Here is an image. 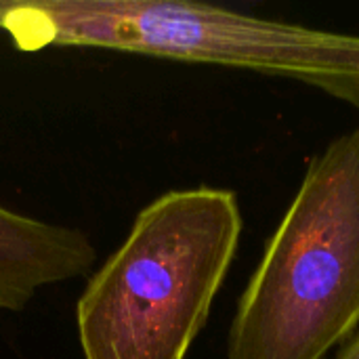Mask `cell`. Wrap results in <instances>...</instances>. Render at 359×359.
Here are the masks:
<instances>
[{
    "instance_id": "1",
    "label": "cell",
    "mask_w": 359,
    "mask_h": 359,
    "mask_svg": "<svg viewBox=\"0 0 359 359\" xmlns=\"http://www.w3.org/2000/svg\"><path fill=\"white\" fill-rule=\"evenodd\" d=\"M242 229L238 196L223 187L172 189L149 202L78 299L82 358H187Z\"/></svg>"
},
{
    "instance_id": "2",
    "label": "cell",
    "mask_w": 359,
    "mask_h": 359,
    "mask_svg": "<svg viewBox=\"0 0 359 359\" xmlns=\"http://www.w3.org/2000/svg\"><path fill=\"white\" fill-rule=\"evenodd\" d=\"M19 50L93 46L278 76L359 109V34L187 0H0Z\"/></svg>"
},
{
    "instance_id": "3",
    "label": "cell",
    "mask_w": 359,
    "mask_h": 359,
    "mask_svg": "<svg viewBox=\"0 0 359 359\" xmlns=\"http://www.w3.org/2000/svg\"><path fill=\"white\" fill-rule=\"evenodd\" d=\"M359 326V128L316 154L238 301L227 359H324Z\"/></svg>"
},
{
    "instance_id": "4",
    "label": "cell",
    "mask_w": 359,
    "mask_h": 359,
    "mask_svg": "<svg viewBox=\"0 0 359 359\" xmlns=\"http://www.w3.org/2000/svg\"><path fill=\"white\" fill-rule=\"evenodd\" d=\"M95 261L84 231L0 206V311L25 309L38 290L88 273Z\"/></svg>"
},
{
    "instance_id": "5",
    "label": "cell",
    "mask_w": 359,
    "mask_h": 359,
    "mask_svg": "<svg viewBox=\"0 0 359 359\" xmlns=\"http://www.w3.org/2000/svg\"><path fill=\"white\" fill-rule=\"evenodd\" d=\"M334 359H359V334L355 339H351V341L345 345V349H343Z\"/></svg>"
}]
</instances>
